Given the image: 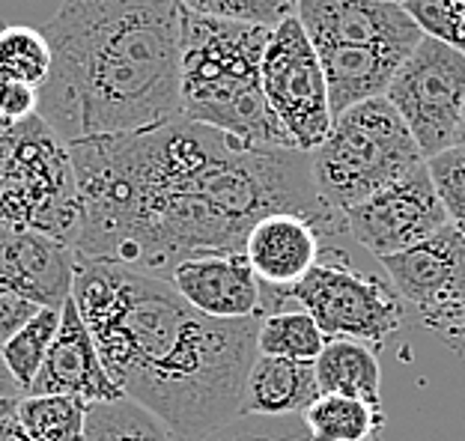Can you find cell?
Here are the masks:
<instances>
[{"label": "cell", "instance_id": "obj_1", "mask_svg": "<svg viewBox=\"0 0 465 441\" xmlns=\"http://www.w3.org/2000/svg\"><path fill=\"white\" fill-rule=\"evenodd\" d=\"M81 194L75 257L171 278L185 260L245 254L257 220L290 212L322 239L346 236L320 201L311 152L253 150L176 117L143 132L69 143Z\"/></svg>", "mask_w": 465, "mask_h": 441}, {"label": "cell", "instance_id": "obj_2", "mask_svg": "<svg viewBox=\"0 0 465 441\" xmlns=\"http://www.w3.org/2000/svg\"><path fill=\"white\" fill-rule=\"evenodd\" d=\"M72 299L120 394L183 441L242 415L260 319H209L171 280L84 257Z\"/></svg>", "mask_w": 465, "mask_h": 441}, {"label": "cell", "instance_id": "obj_3", "mask_svg": "<svg viewBox=\"0 0 465 441\" xmlns=\"http://www.w3.org/2000/svg\"><path fill=\"white\" fill-rule=\"evenodd\" d=\"M42 36L51 75L36 90V113L66 143L183 117L179 0H63Z\"/></svg>", "mask_w": 465, "mask_h": 441}, {"label": "cell", "instance_id": "obj_4", "mask_svg": "<svg viewBox=\"0 0 465 441\" xmlns=\"http://www.w3.org/2000/svg\"><path fill=\"white\" fill-rule=\"evenodd\" d=\"M272 30L183 9L179 111L253 150H295L262 93V54Z\"/></svg>", "mask_w": 465, "mask_h": 441}, {"label": "cell", "instance_id": "obj_5", "mask_svg": "<svg viewBox=\"0 0 465 441\" xmlns=\"http://www.w3.org/2000/svg\"><path fill=\"white\" fill-rule=\"evenodd\" d=\"M0 227L75 248L81 194L69 143L34 113L0 120Z\"/></svg>", "mask_w": 465, "mask_h": 441}, {"label": "cell", "instance_id": "obj_6", "mask_svg": "<svg viewBox=\"0 0 465 441\" xmlns=\"http://www.w3.org/2000/svg\"><path fill=\"white\" fill-rule=\"evenodd\" d=\"M424 164L418 141L385 96L334 117L325 141L311 152L316 194L337 215Z\"/></svg>", "mask_w": 465, "mask_h": 441}, {"label": "cell", "instance_id": "obj_7", "mask_svg": "<svg viewBox=\"0 0 465 441\" xmlns=\"http://www.w3.org/2000/svg\"><path fill=\"white\" fill-rule=\"evenodd\" d=\"M266 292L272 310H287V304H299V310L311 313L329 340H361L376 349L409 319L406 304L394 287L355 271L346 266L343 257H320L308 278L292 289Z\"/></svg>", "mask_w": 465, "mask_h": 441}, {"label": "cell", "instance_id": "obj_8", "mask_svg": "<svg viewBox=\"0 0 465 441\" xmlns=\"http://www.w3.org/2000/svg\"><path fill=\"white\" fill-rule=\"evenodd\" d=\"M260 78L269 108L287 129L295 150L313 152L325 141L334 117L320 54L295 15L272 30Z\"/></svg>", "mask_w": 465, "mask_h": 441}, {"label": "cell", "instance_id": "obj_9", "mask_svg": "<svg viewBox=\"0 0 465 441\" xmlns=\"http://www.w3.org/2000/svg\"><path fill=\"white\" fill-rule=\"evenodd\" d=\"M385 99L403 117L430 162L453 146L465 102V54L439 39L420 36L391 81Z\"/></svg>", "mask_w": 465, "mask_h": 441}, {"label": "cell", "instance_id": "obj_10", "mask_svg": "<svg viewBox=\"0 0 465 441\" xmlns=\"http://www.w3.org/2000/svg\"><path fill=\"white\" fill-rule=\"evenodd\" d=\"M343 224L346 236H352L376 260H385L436 236L441 227H448V215L424 164L364 203L346 209Z\"/></svg>", "mask_w": 465, "mask_h": 441}, {"label": "cell", "instance_id": "obj_11", "mask_svg": "<svg viewBox=\"0 0 465 441\" xmlns=\"http://www.w3.org/2000/svg\"><path fill=\"white\" fill-rule=\"evenodd\" d=\"M295 18L313 48L379 45L411 51L424 36L403 4L388 0H295Z\"/></svg>", "mask_w": 465, "mask_h": 441}, {"label": "cell", "instance_id": "obj_12", "mask_svg": "<svg viewBox=\"0 0 465 441\" xmlns=\"http://www.w3.org/2000/svg\"><path fill=\"white\" fill-rule=\"evenodd\" d=\"M27 394L75 397V400L87 406L123 400L120 387L114 385L108 370H104L93 334L72 296L60 308V328L54 334V343H51Z\"/></svg>", "mask_w": 465, "mask_h": 441}, {"label": "cell", "instance_id": "obj_13", "mask_svg": "<svg viewBox=\"0 0 465 441\" xmlns=\"http://www.w3.org/2000/svg\"><path fill=\"white\" fill-rule=\"evenodd\" d=\"M173 289L209 319H262L266 292L245 254H206L171 271Z\"/></svg>", "mask_w": 465, "mask_h": 441}, {"label": "cell", "instance_id": "obj_14", "mask_svg": "<svg viewBox=\"0 0 465 441\" xmlns=\"http://www.w3.org/2000/svg\"><path fill=\"white\" fill-rule=\"evenodd\" d=\"M75 250L60 241L0 227V292L60 310L72 296Z\"/></svg>", "mask_w": 465, "mask_h": 441}, {"label": "cell", "instance_id": "obj_15", "mask_svg": "<svg viewBox=\"0 0 465 441\" xmlns=\"http://www.w3.org/2000/svg\"><path fill=\"white\" fill-rule=\"evenodd\" d=\"M245 257L262 287L287 292L308 278V271L320 262L322 233L302 215H269L251 227Z\"/></svg>", "mask_w": 465, "mask_h": 441}, {"label": "cell", "instance_id": "obj_16", "mask_svg": "<svg viewBox=\"0 0 465 441\" xmlns=\"http://www.w3.org/2000/svg\"><path fill=\"white\" fill-rule=\"evenodd\" d=\"M388 271L394 292L411 313L420 317L448 292L453 278L465 266V236H460L450 224L441 227L436 236H430L420 245L403 250V254L379 260Z\"/></svg>", "mask_w": 465, "mask_h": 441}, {"label": "cell", "instance_id": "obj_17", "mask_svg": "<svg viewBox=\"0 0 465 441\" xmlns=\"http://www.w3.org/2000/svg\"><path fill=\"white\" fill-rule=\"evenodd\" d=\"M313 361H290L274 355H257L248 370L242 415H304L320 397Z\"/></svg>", "mask_w": 465, "mask_h": 441}, {"label": "cell", "instance_id": "obj_18", "mask_svg": "<svg viewBox=\"0 0 465 441\" xmlns=\"http://www.w3.org/2000/svg\"><path fill=\"white\" fill-rule=\"evenodd\" d=\"M322 394L355 397L370 406H382V367L379 349L361 340H329L313 361Z\"/></svg>", "mask_w": 465, "mask_h": 441}, {"label": "cell", "instance_id": "obj_19", "mask_svg": "<svg viewBox=\"0 0 465 441\" xmlns=\"http://www.w3.org/2000/svg\"><path fill=\"white\" fill-rule=\"evenodd\" d=\"M313 441H376L385 424L382 406L355 397L320 394L302 415Z\"/></svg>", "mask_w": 465, "mask_h": 441}, {"label": "cell", "instance_id": "obj_20", "mask_svg": "<svg viewBox=\"0 0 465 441\" xmlns=\"http://www.w3.org/2000/svg\"><path fill=\"white\" fill-rule=\"evenodd\" d=\"M84 441H183L162 417L132 400H114L87 408Z\"/></svg>", "mask_w": 465, "mask_h": 441}, {"label": "cell", "instance_id": "obj_21", "mask_svg": "<svg viewBox=\"0 0 465 441\" xmlns=\"http://www.w3.org/2000/svg\"><path fill=\"white\" fill-rule=\"evenodd\" d=\"M329 338L322 334L320 325L313 322L311 313L299 308L272 310L260 319L257 331V352L274 355V358L290 361H316L325 349Z\"/></svg>", "mask_w": 465, "mask_h": 441}, {"label": "cell", "instance_id": "obj_22", "mask_svg": "<svg viewBox=\"0 0 465 441\" xmlns=\"http://www.w3.org/2000/svg\"><path fill=\"white\" fill-rule=\"evenodd\" d=\"M87 403L75 397L25 394L15 403V415L30 441H84V424H87Z\"/></svg>", "mask_w": 465, "mask_h": 441}, {"label": "cell", "instance_id": "obj_23", "mask_svg": "<svg viewBox=\"0 0 465 441\" xmlns=\"http://www.w3.org/2000/svg\"><path fill=\"white\" fill-rule=\"evenodd\" d=\"M51 75V48L42 30L0 24V78L39 90Z\"/></svg>", "mask_w": 465, "mask_h": 441}, {"label": "cell", "instance_id": "obj_24", "mask_svg": "<svg viewBox=\"0 0 465 441\" xmlns=\"http://www.w3.org/2000/svg\"><path fill=\"white\" fill-rule=\"evenodd\" d=\"M60 328V310H51V308H42L34 319H30L25 328H21L13 340H9L0 355H4V361L9 367V373L15 376V382L21 385V391H30V385H34L36 373L42 361H45V355L51 349V343H54V334Z\"/></svg>", "mask_w": 465, "mask_h": 441}, {"label": "cell", "instance_id": "obj_25", "mask_svg": "<svg viewBox=\"0 0 465 441\" xmlns=\"http://www.w3.org/2000/svg\"><path fill=\"white\" fill-rule=\"evenodd\" d=\"M185 13L274 30L295 15L292 0H179Z\"/></svg>", "mask_w": 465, "mask_h": 441}, {"label": "cell", "instance_id": "obj_26", "mask_svg": "<svg viewBox=\"0 0 465 441\" xmlns=\"http://www.w3.org/2000/svg\"><path fill=\"white\" fill-rule=\"evenodd\" d=\"M197 441H313L302 415H239ZM379 441V438H376Z\"/></svg>", "mask_w": 465, "mask_h": 441}, {"label": "cell", "instance_id": "obj_27", "mask_svg": "<svg viewBox=\"0 0 465 441\" xmlns=\"http://www.w3.org/2000/svg\"><path fill=\"white\" fill-rule=\"evenodd\" d=\"M420 34L465 54V0H403Z\"/></svg>", "mask_w": 465, "mask_h": 441}, {"label": "cell", "instance_id": "obj_28", "mask_svg": "<svg viewBox=\"0 0 465 441\" xmlns=\"http://www.w3.org/2000/svg\"><path fill=\"white\" fill-rule=\"evenodd\" d=\"M427 171L441 206H445L448 224L460 236H465V152L450 146V150L432 155L427 162Z\"/></svg>", "mask_w": 465, "mask_h": 441}, {"label": "cell", "instance_id": "obj_29", "mask_svg": "<svg viewBox=\"0 0 465 441\" xmlns=\"http://www.w3.org/2000/svg\"><path fill=\"white\" fill-rule=\"evenodd\" d=\"M36 90L27 83L0 78V120H25L36 113Z\"/></svg>", "mask_w": 465, "mask_h": 441}, {"label": "cell", "instance_id": "obj_30", "mask_svg": "<svg viewBox=\"0 0 465 441\" xmlns=\"http://www.w3.org/2000/svg\"><path fill=\"white\" fill-rule=\"evenodd\" d=\"M39 310L42 308H36L34 301L18 299V296H4V292H0V349H4Z\"/></svg>", "mask_w": 465, "mask_h": 441}, {"label": "cell", "instance_id": "obj_31", "mask_svg": "<svg viewBox=\"0 0 465 441\" xmlns=\"http://www.w3.org/2000/svg\"><path fill=\"white\" fill-rule=\"evenodd\" d=\"M21 397H25V391H21V385L15 382V376L9 373L4 355H0V403H18Z\"/></svg>", "mask_w": 465, "mask_h": 441}, {"label": "cell", "instance_id": "obj_32", "mask_svg": "<svg viewBox=\"0 0 465 441\" xmlns=\"http://www.w3.org/2000/svg\"><path fill=\"white\" fill-rule=\"evenodd\" d=\"M0 441H30V436L25 433V426H21L15 412H9L4 421H0Z\"/></svg>", "mask_w": 465, "mask_h": 441}, {"label": "cell", "instance_id": "obj_33", "mask_svg": "<svg viewBox=\"0 0 465 441\" xmlns=\"http://www.w3.org/2000/svg\"><path fill=\"white\" fill-rule=\"evenodd\" d=\"M453 146L465 152V102H462V111H460V122H457V134H453Z\"/></svg>", "mask_w": 465, "mask_h": 441}, {"label": "cell", "instance_id": "obj_34", "mask_svg": "<svg viewBox=\"0 0 465 441\" xmlns=\"http://www.w3.org/2000/svg\"><path fill=\"white\" fill-rule=\"evenodd\" d=\"M9 412H15V403H0V421H4Z\"/></svg>", "mask_w": 465, "mask_h": 441}, {"label": "cell", "instance_id": "obj_35", "mask_svg": "<svg viewBox=\"0 0 465 441\" xmlns=\"http://www.w3.org/2000/svg\"><path fill=\"white\" fill-rule=\"evenodd\" d=\"M388 4H403V0H388Z\"/></svg>", "mask_w": 465, "mask_h": 441}, {"label": "cell", "instance_id": "obj_36", "mask_svg": "<svg viewBox=\"0 0 465 441\" xmlns=\"http://www.w3.org/2000/svg\"><path fill=\"white\" fill-rule=\"evenodd\" d=\"M292 6H295V0H292Z\"/></svg>", "mask_w": 465, "mask_h": 441}]
</instances>
